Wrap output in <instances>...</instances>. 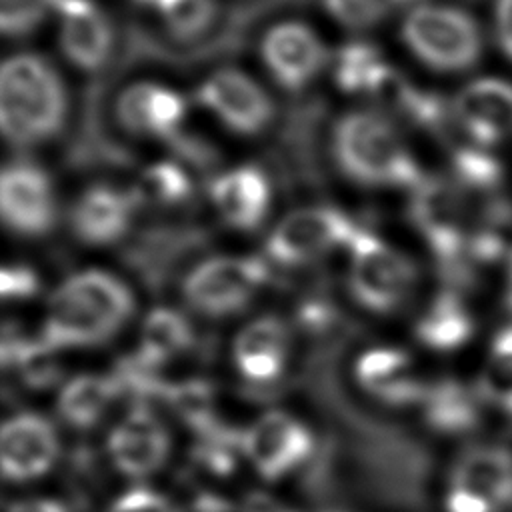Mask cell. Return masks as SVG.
Masks as SVG:
<instances>
[{"mask_svg": "<svg viewBox=\"0 0 512 512\" xmlns=\"http://www.w3.org/2000/svg\"><path fill=\"white\" fill-rule=\"evenodd\" d=\"M134 306L132 290L114 272L78 270L50 294L40 338L54 350L106 342L130 320Z\"/></svg>", "mask_w": 512, "mask_h": 512, "instance_id": "cell-1", "label": "cell"}, {"mask_svg": "<svg viewBox=\"0 0 512 512\" xmlns=\"http://www.w3.org/2000/svg\"><path fill=\"white\" fill-rule=\"evenodd\" d=\"M330 154L336 168L364 188L414 192L426 180L392 118L378 110L340 114L330 128Z\"/></svg>", "mask_w": 512, "mask_h": 512, "instance_id": "cell-2", "label": "cell"}, {"mask_svg": "<svg viewBox=\"0 0 512 512\" xmlns=\"http://www.w3.org/2000/svg\"><path fill=\"white\" fill-rule=\"evenodd\" d=\"M68 92L58 70L36 52H16L0 70V128L8 144L32 148L66 124Z\"/></svg>", "mask_w": 512, "mask_h": 512, "instance_id": "cell-3", "label": "cell"}, {"mask_svg": "<svg viewBox=\"0 0 512 512\" xmlns=\"http://www.w3.org/2000/svg\"><path fill=\"white\" fill-rule=\"evenodd\" d=\"M400 38L418 62L438 72L472 68L482 52L474 18L446 4L412 6L400 24Z\"/></svg>", "mask_w": 512, "mask_h": 512, "instance_id": "cell-4", "label": "cell"}, {"mask_svg": "<svg viewBox=\"0 0 512 512\" xmlns=\"http://www.w3.org/2000/svg\"><path fill=\"white\" fill-rule=\"evenodd\" d=\"M348 254V290L364 310L390 314L412 296L418 280L416 264L372 230L358 228Z\"/></svg>", "mask_w": 512, "mask_h": 512, "instance_id": "cell-5", "label": "cell"}, {"mask_svg": "<svg viewBox=\"0 0 512 512\" xmlns=\"http://www.w3.org/2000/svg\"><path fill=\"white\" fill-rule=\"evenodd\" d=\"M270 270L256 256H208L182 276L180 294L198 314L226 318L242 312L268 282Z\"/></svg>", "mask_w": 512, "mask_h": 512, "instance_id": "cell-6", "label": "cell"}, {"mask_svg": "<svg viewBox=\"0 0 512 512\" xmlns=\"http://www.w3.org/2000/svg\"><path fill=\"white\" fill-rule=\"evenodd\" d=\"M358 228L336 208H298L288 212L272 228L266 240V252L276 264L304 266L336 248L348 250Z\"/></svg>", "mask_w": 512, "mask_h": 512, "instance_id": "cell-7", "label": "cell"}, {"mask_svg": "<svg viewBox=\"0 0 512 512\" xmlns=\"http://www.w3.org/2000/svg\"><path fill=\"white\" fill-rule=\"evenodd\" d=\"M194 100L238 136H260L276 114L268 90L246 70L234 66L212 70L196 86Z\"/></svg>", "mask_w": 512, "mask_h": 512, "instance_id": "cell-8", "label": "cell"}, {"mask_svg": "<svg viewBox=\"0 0 512 512\" xmlns=\"http://www.w3.org/2000/svg\"><path fill=\"white\" fill-rule=\"evenodd\" d=\"M258 56L272 82L286 92L306 90L328 64L324 40L296 18L270 24L258 40Z\"/></svg>", "mask_w": 512, "mask_h": 512, "instance_id": "cell-9", "label": "cell"}, {"mask_svg": "<svg viewBox=\"0 0 512 512\" xmlns=\"http://www.w3.org/2000/svg\"><path fill=\"white\" fill-rule=\"evenodd\" d=\"M0 212L6 230L18 238H42L56 222V194L50 176L36 164L16 160L0 176Z\"/></svg>", "mask_w": 512, "mask_h": 512, "instance_id": "cell-10", "label": "cell"}, {"mask_svg": "<svg viewBox=\"0 0 512 512\" xmlns=\"http://www.w3.org/2000/svg\"><path fill=\"white\" fill-rule=\"evenodd\" d=\"M186 116V98L176 88L154 80L130 82L114 100L116 122L136 138L178 144Z\"/></svg>", "mask_w": 512, "mask_h": 512, "instance_id": "cell-11", "label": "cell"}, {"mask_svg": "<svg viewBox=\"0 0 512 512\" xmlns=\"http://www.w3.org/2000/svg\"><path fill=\"white\" fill-rule=\"evenodd\" d=\"M58 48L68 64L86 74L108 66L116 32L108 14L94 0H58Z\"/></svg>", "mask_w": 512, "mask_h": 512, "instance_id": "cell-12", "label": "cell"}, {"mask_svg": "<svg viewBox=\"0 0 512 512\" xmlns=\"http://www.w3.org/2000/svg\"><path fill=\"white\" fill-rule=\"evenodd\" d=\"M242 450L264 478L276 480L308 458L312 436L292 416L268 412L242 434Z\"/></svg>", "mask_w": 512, "mask_h": 512, "instance_id": "cell-13", "label": "cell"}, {"mask_svg": "<svg viewBox=\"0 0 512 512\" xmlns=\"http://www.w3.org/2000/svg\"><path fill=\"white\" fill-rule=\"evenodd\" d=\"M136 208L132 192L98 182L76 196L70 208V228L86 246H112L126 236Z\"/></svg>", "mask_w": 512, "mask_h": 512, "instance_id": "cell-14", "label": "cell"}, {"mask_svg": "<svg viewBox=\"0 0 512 512\" xmlns=\"http://www.w3.org/2000/svg\"><path fill=\"white\" fill-rule=\"evenodd\" d=\"M452 116L476 146L512 136V84L500 78L466 84L454 98Z\"/></svg>", "mask_w": 512, "mask_h": 512, "instance_id": "cell-15", "label": "cell"}, {"mask_svg": "<svg viewBox=\"0 0 512 512\" xmlns=\"http://www.w3.org/2000/svg\"><path fill=\"white\" fill-rule=\"evenodd\" d=\"M210 202L226 226L250 232L262 226L270 212L272 186L262 168L234 166L212 180Z\"/></svg>", "mask_w": 512, "mask_h": 512, "instance_id": "cell-16", "label": "cell"}, {"mask_svg": "<svg viewBox=\"0 0 512 512\" xmlns=\"http://www.w3.org/2000/svg\"><path fill=\"white\" fill-rule=\"evenodd\" d=\"M58 436L38 414H18L0 436L2 472L8 480H30L48 472L58 456Z\"/></svg>", "mask_w": 512, "mask_h": 512, "instance_id": "cell-17", "label": "cell"}, {"mask_svg": "<svg viewBox=\"0 0 512 512\" xmlns=\"http://www.w3.org/2000/svg\"><path fill=\"white\" fill-rule=\"evenodd\" d=\"M108 450L120 472L142 478L164 464L170 438L158 418L146 406H138L112 430Z\"/></svg>", "mask_w": 512, "mask_h": 512, "instance_id": "cell-18", "label": "cell"}, {"mask_svg": "<svg viewBox=\"0 0 512 512\" xmlns=\"http://www.w3.org/2000/svg\"><path fill=\"white\" fill-rule=\"evenodd\" d=\"M450 486L478 494L498 512L510 508L512 452L492 444H480L464 450L452 468Z\"/></svg>", "mask_w": 512, "mask_h": 512, "instance_id": "cell-19", "label": "cell"}, {"mask_svg": "<svg viewBox=\"0 0 512 512\" xmlns=\"http://www.w3.org/2000/svg\"><path fill=\"white\" fill-rule=\"evenodd\" d=\"M290 332L278 316H260L248 322L234 340V362L252 382L274 380L286 364Z\"/></svg>", "mask_w": 512, "mask_h": 512, "instance_id": "cell-20", "label": "cell"}, {"mask_svg": "<svg viewBox=\"0 0 512 512\" xmlns=\"http://www.w3.org/2000/svg\"><path fill=\"white\" fill-rule=\"evenodd\" d=\"M408 364L410 358L400 348H372L358 358L356 378L368 392L386 404H416L424 400L428 386L406 374Z\"/></svg>", "mask_w": 512, "mask_h": 512, "instance_id": "cell-21", "label": "cell"}, {"mask_svg": "<svg viewBox=\"0 0 512 512\" xmlns=\"http://www.w3.org/2000/svg\"><path fill=\"white\" fill-rule=\"evenodd\" d=\"M480 396L456 380H440L428 386L424 396V420L440 434H466L480 422Z\"/></svg>", "mask_w": 512, "mask_h": 512, "instance_id": "cell-22", "label": "cell"}, {"mask_svg": "<svg viewBox=\"0 0 512 512\" xmlns=\"http://www.w3.org/2000/svg\"><path fill=\"white\" fill-rule=\"evenodd\" d=\"M472 332L474 320L462 298L452 290L436 294L416 322L418 340L436 352H452L464 346Z\"/></svg>", "mask_w": 512, "mask_h": 512, "instance_id": "cell-23", "label": "cell"}, {"mask_svg": "<svg viewBox=\"0 0 512 512\" xmlns=\"http://www.w3.org/2000/svg\"><path fill=\"white\" fill-rule=\"evenodd\" d=\"M392 74L394 70L374 44L354 40L336 52L334 82L346 94L376 98Z\"/></svg>", "mask_w": 512, "mask_h": 512, "instance_id": "cell-24", "label": "cell"}, {"mask_svg": "<svg viewBox=\"0 0 512 512\" xmlns=\"http://www.w3.org/2000/svg\"><path fill=\"white\" fill-rule=\"evenodd\" d=\"M190 344L192 328L188 320L172 308H154L142 324L140 348L136 356L148 366L156 368L184 352Z\"/></svg>", "mask_w": 512, "mask_h": 512, "instance_id": "cell-25", "label": "cell"}, {"mask_svg": "<svg viewBox=\"0 0 512 512\" xmlns=\"http://www.w3.org/2000/svg\"><path fill=\"white\" fill-rule=\"evenodd\" d=\"M116 394H120V390L112 376H78L62 388L58 412L68 424L90 428L102 418Z\"/></svg>", "mask_w": 512, "mask_h": 512, "instance_id": "cell-26", "label": "cell"}, {"mask_svg": "<svg viewBox=\"0 0 512 512\" xmlns=\"http://www.w3.org/2000/svg\"><path fill=\"white\" fill-rule=\"evenodd\" d=\"M136 206L174 208L192 194V178L174 160H158L148 164L130 190Z\"/></svg>", "mask_w": 512, "mask_h": 512, "instance_id": "cell-27", "label": "cell"}, {"mask_svg": "<svg viewBox=\"0 0 512 512\" xmlns=\"http://www.w3.org/2000/svg\"><path fill=\"white\" fill-rule=\"evenodd\" d=\"M2 362L4 366H14L30 388H48L60 376L54 348L42 338L28 340L6 332L2 340Z\"/></svg>", "mask_w": 512, "mask_h": 512, "instance_id": "cell-28", "label": "cell"}, {"mask_svg": "<svg viewBox=\"0 0 512 512\" xmlns=\"http://www.w3.org/2000/svg\"><path fill=\"white\" fill-rule=\"evenodd\" d=\"M150 10L160 16L164 28L180 42L202 38L218 14L214 0H154Z\"/></svg>", "mask_w": 512, "mask_h": 512, "instance_id": "cell-29", "label": "cell"}, {"mask_svg": "<svg viewBox=\"0 0 512 512\" xmlns=\"http://www.w3.org/2000/svg\"><path fill=\"white\" fill-rule=\"evenodd\" d=\"M412 0H322L330 18L346 30L362 32L382 24L394 10Z\"/></svg>", "mask_w": 512, "mask_h": 512, "instance_id": "cell-30", "label": "cell"}, {"mask_svg": "<svg viewBox=\"0 0 512 512\" xmlns=\"http://www.w3.org/2000/svg\"><path fill=\"white\" fill-rule=\"evenodd\" d=\"M454 172L464 192L496 196L502 180L498 162L480 148H460L454 154Z\"/></svg>", "mask_w": 512, "mask_h": 512, "instance_id": "cell-31", "label": "cell"}, {"mask_svg": "<svg viewBox=\"0 0 512 512\" xmlns=\"http://www.w3.org/2000/svg\"><path fill=\"white\" fill-rule=\"evenodd\" d=\"M166 400L200 434H206L218 426L212 414V392L206 382L190 380L168 386Z\"/></svg>", "mask_w": 512, "mask_h": 512, "instance_id": "cell-32", "label": "cell"}, {"mask_svg": "<svg viewBox=\"0 0 512 512\" xmlns=\"http://www.w3.org/2000/svg\"><path fill=\"white\" fill-rule=\"evenodd\" d=\"M58 0H0V30L6 38H24L40 28Z\"/></svg>", "mask_w": 512, "mask_h": 512, "instance_id": "cell-33", "label": "cell"}, {"mask_svg": "<svg viewBox=\"0 0 512 512\" xmlns=\"http://www.w3.org/2000/svg\"><path fill=\"white\" fill-rule=\"evenodd\" d=\"M476 392L482 402L502 410L512 420V364L492 362L478 380Z\"/></svg>", "mask_w": 512, "mask_h": 512, "instance_id": "cell-34", "label": "cell"}, {"mask_svg": "<svg viewBox=\"0 0 512 512\" xmlns=\"http://www.w3.org/2000/svg\"><path fill=\"white\" fill-rule=\"evenodd\" d=\"M38 288H40L38 274L22 262L6 264L0 272V290L4 300L32 298L38 292Z\"/></svg>", "mask_w": 512, "mask_h": 512, "instance_id": "cell-35", "label": "cell"}, {"mask_svg": "<svg viewBox=\"0 0 512 512\" xmlns=\"http://www.w3.org/2000/svg\"><path fill=\"white\" fill-rule=\"evenodd\" d=\"M108 512H178L174 504L146 488H136L118 498Z\"/></svg>", "mask_w": 512, "mask_h": 512, "instance_id": "cell-36", "label": "cell"}, {"mask_svg": "<svg viewBox=\"0 0 512 512\" xmlns=\"http://www.w3.org/2000/svg\"><path fill=\"white\" fill-rule=\"evenodd\" d=\"M446 510L448 512H498L488 500L480 498L478 494H472L462 488L450 486V492L446 496Z\"/></svg>", "mask_w": 512, "mask_h": 512, "instance_id": "cell-37", "label": "cell"}, {"mask_svg": "<svg viewBox=\"0 0 512 512\" xmlns=\"http://www.w3.org/2000/svg\"><path fill=\"white\" fill-rule=\"evenodd\" d=\"M496 34L504 54L512 60V0H498L496 4Z\"/></svg>", "mask_w": 512, "mask_h": 512, "instance_id": "cell-38", "label": "cell"}, {"mask_svg": "<svg viewBox=\"0 0 512 512\" xmlns=\"http://www.w3.org/2000/svg\"><path fill=\"white\" fill-rule=\"evenodd\" d=\"M298 318L300 322L306 326V328H312V330H320L324 328L330 318H332V308L322 302V300H310V302H304L298 310Z\"/></svg>", "mask_w": 512, "mask_h": 512, "instance_id": "cell-39", "label": "cell"}, {"mask_svg": "<svg viewBox=\"0 0 512 512\" xmlns=\"http://www.w3.org/2000/svg\"><path fill=\"white\" fill-rule=\"evenodd\" d=\"M242 512H296L292 508H288L286 504H282L280 500H276L270 494L264 492H250L244 498L242 504Z\"/></svg>", "mask_w": 512, "mask_h": 512, "instance_id": "cell-40", "label": "cell"}, {"mask_svg": "<svg viewBox=\"0 0 512 512\" xmlns=\"http://www.w3.org/2000/svg\"><path fill=\"white\" fill-rule=\"evenodd\" d=\"M490 360L512 364V322L494 334L490 344Z\"/></svg>", "mask_w": 512, "mask_h": 512, "instance_id": "cell-41", "label": "cell"}, {"mask_svg": "<svg viewBox=\"0 0 512 512\" xmlns=\"http://www.w3.org/2000/svg\"><path fill=\"white\" fill-rule=\"evenodd\" d=\"M10 512H66L62 504L54 500H26L20 504H14Z\"/></svg>", "mask_w": 512, "mask_h": 512, "instance_id": "cell-42", "label": "cell"}, {"mask_svg": "<svg viewBox=\"0 0 512 512\" xmlns=\"http://www.w3.org/2000/svg\"><path fill=\"white\" fill-rule=\"evenodd\" d=\"M504 304L512 312V252L508 256V282H506V292H504Z\"/></svg>", "mask_w": 512, "mask_h": 512, "instance_id": "cell-43", "label": "cell"}]
</instances>
